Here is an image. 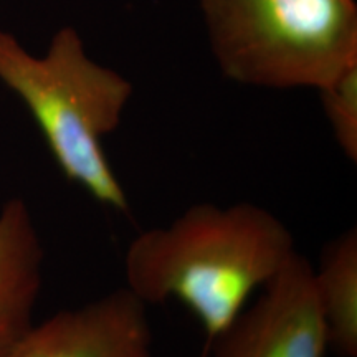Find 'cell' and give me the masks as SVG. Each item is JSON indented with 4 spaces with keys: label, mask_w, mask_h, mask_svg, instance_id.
<instances>
[{
    "label": "cell",
    "mask_w": 357,
    "mask_h": 357,
    "mask_svg": "<svg viewBox=\"0 0 357 357\" xmlns=\"http://www.w3.org/2000/svg\"><path fill=\"white\" fill-rule=\"evenodd\" d=\"M294 253L291 231L261 205L200 202L141 231L124 253V276L147 306L181 301L208 347Z\"/></svg>",
    "instance_id": "cell-1"
},
{
    "label": "cell",
    "mask_w": 357,
    "mask_h": 357,
    "mask_svg": "<svg viewBox=\"0 0 357 357\" xmlns=\"http://www.w3.org/2000/svg\"><path fill=\"white\" fill-rule=\"evenodd\" d=\"M0 83L33 116L61 174L98 204L128 215L126 190L105 139L121 124L132 83L93 60L73 26L58 30L42 56L0 30Z\"/></svg>",
    "instance_id": "cell-2"
},
{
    "label": "cell",
    "mask_w": 357,
    "mask_h": 357,
    "mask_svg": "<svg viewBox=\"0 0 357 357\" xmlns=\"http://www.w3.org/2000/svg\"><path fill=\"white\" fill-rule=\"evenodd\" d=\"M230 82L318 89L357 60L356 0H197Z\"/></svg>",
    "instance_id": "cell-3"
},
{
    "label": "cell",
    "mask_w": 357,
    "mask_h": 357,
    "mask_svg": "<svg viewBox=\"0 0 357 357\" xmlns=\"http://www.w3.org/2000/svg\"><path fill=\"white\" fill-rule=\"evenodd\" d=\"M208 349L213 357H326L328 331L307 258L294 253Z\"/></svg>",
    "instance_id": "cell-4"
},
{
    "label": "cell",
    "mask_w": 357,
    "mask_h": 357,
    "mask_svg": "<svg viewBox=\"0 0 357 357\" xmlns=\"http://www.w3.org/2000/svg\"><path fill=\"white\" fill-rule=\"evenodd\" d=\"M147 305L126 287L33 323L7 357H151Z\"/></svg>",
    "instance_id": "cell-5"
},
{
    "label": "cell",
    "mask_w": 357,
    "mask_h": 357,
    "mask_svg": "<svg viewBox=\"0 0 357 357\" xmlns=\"http://www.w3.org/2000/svg\"><path fill=\"white\" fill-rule=\"evenodd\" d=\"M45 253L30 207L13 197L0 208V357L32 328Z\"/></svg>",
    "instance_id": "cell-6"
},
{
    "label": "cell",
    "mask_w": 357,
    "mask_h": 357,
    "mask_svg": "<svg viewBox=\"0 0 357 357\" xmlns=\"http://www.w3.org/2000/svg\"><path fill=\"white\" fill-rule=\"evenodd\" d=\"M316 301L328 331L329 349L357 357V230L351 227L324 245L312 266Z\"/></svg>",
    "instance_id": "cell-7"
},
{
    "label": "cell",
    "mask_w": 357,
    "mask_h": 357,
    "mask_svg": "<svg viewBox=\"0 0 357 357\" xmlns=\"http://www.w3.org/2000/svg\"><path fill=\"white\" fill-rule=\"evenodd\" d=\"M334 141L349 162H357V60L316 89Z\"/></svg>",
    "instance_id": "cell-8"
}]
</instances>
